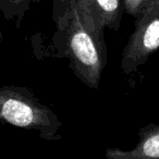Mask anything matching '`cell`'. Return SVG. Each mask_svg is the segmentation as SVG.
Segmentation results:
<instances>
[{"label":"cell","mask_w":159,"mask_h":159,"mask_svg":"<svg viewBox=\"0 0 159 159\" xmlns=\"http://www.w3.org/2000/svg\"><path fill=\"white\" fill-rule=\"evenodd\" d=\"M55 24L51 43L57 57L68 60L70 70L83 84L98 89L108 59L105 32L87 24L74 0H69Z\"/></svg>","instance_id":"obj_1"},{"label":"cell","mask_w":159,"mask_h":159,"mask_svg":"<svg viewBox=\"0 0 159 159\" xmlns=\"http://www.w3.org/2000/svg\"><path fill=\"white\" fill-rule=\"evenodd\" d=\"M42 1L44 0H0V12L6 21L13 22L20 29L32 5Z\"/></svg>","instance_id":"obj_5"},{"label":"cell","mask_w":159,"mask_h":159,"mask_svg":"<svg viewBox=\"0 0 159 159\" xmlns=\"http://www.w3.org/2000/svg\"><path fill=\"white\" fill-rule=\"evenodd\" d=\"M2 40H3V33H2V31L0 30V44L2 43Z\"/></svg>","instance_id":"obj_7"},{"label":"cell","mask_w":159,"mask_h":159,"mask_svg":"<svg viewBox=\"0 0 159 159\" xmlns=\"http://www.w3.org/2000/svg\"><path fill=\"white\" fill-rule=\"evenodd\" d=\"M0 123L35 132L47 142L62 139V123L56 112L25 86H0Z\"/></svg>","instance_id":"obj_2"},{"label":"cell","mask_w":159,"mask_h":159,"mask_svg":"<svg viewBox=\"0 0 159 159\" xmlns=\"http://www.w3.org/2000/svg\"><path fill=\"white\" fill-rule=\"evenodd\" d=\"M137 134L139 142L134 147H109L105 152L106 159H159V123H147Z\"/></svg>","instance_id":"obj_4"},{"label":"cell","mask_w":159,"mask_h":159,"mask_svg":"<svg viewBox=\"0 0 159 159\" xmlns=\"http://www.w3.org/2000/svg\"><path fill=\"white\" fill-rule=\"evenodd\" d=\"M159 49V0H146L121 55V70L132 74Z\"/></svg>","instance_id":"obj_3"},{"label":"cell","mask_w":159,"mask_h":159,"mask_svg":"<svg viewBox=\"0 0 159 159\" xmlns=\"http://www.w3.org/2000/svg\"><path fill=\"white\" fill-rule=\"evenodd\" d=\"M122 1H123L124 12L134 19L139 16L146 2V0H122Z\"/></svg>","instance_id":"obj_6"}]
</instances>
